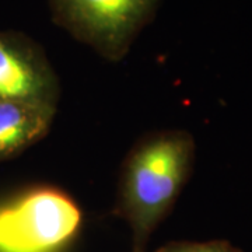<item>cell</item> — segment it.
Listing matches in <instances>:
<instances>
[{
    "label": "cell",
    "instance_id": "2",
    "mask_svg": "<svg viewBox=\"0 0 252 252\" xmlns=\"http://www.w3.org/2000/svg\"><path fill=\"white\" fill-rule=\"evenodd\" d=\"M162 0H46L51 20L108 62H121Z\"/></svg>",
    "mask_w": 252,
    "mask_h": 252
},
{
    "label": "cell",
    "instance_id": "5",
    "mask_svg": "<svg viewBox=\"0 0 252 252\" xmlns=\"http://www.w3.org/2000/svg\"><path fill=\"white\" fill-rule=\"evenodd\" d=\"M58 108L17 99H0V162L7 161L42 140Z\"/></svg>",
    "mask_w": 252,
    "mask_h": 252
},
{
    "label": "cell",
    "instance_id": "1",
    "mask_svg": "<svg viewBox=\"0 0 252 252\" xmlns=\"http://www.w3.org/2000/svg\"><path fill=\"white\" fill-rule=\"evenodd\" d=\"M195 139L184 129L140 137L126 154L114 213L132 231V252H146L156 228L168 216L195 164Z\"/></svg>",
    "mask_w": 252,
    "mask_h": 252
},
{
    "label": "cell",
    "instance_id": "6",
    "mask_svg": "<svg viewBox=\"0 0 252 252\" xmlns=\"http://www.w3.org/2000/svg\"><path fill=\"white\" fill-rule=\"evenodd\" d=\"M156 252H243L240 248L224 240H213L206 243L195 241H171L164 244Z\"/></svg>",
    "mask_w": 252,
    "mask_h": 252
},
{
    "label": "cell",
    "instance_id": "3",
    "mask_svg": "<svg viewBox=\"0 0 252 252\" xmlns=\"http://www.w3.org/2000/svg\"><path fill=\"white\" fill-rule=\"evenodd\" d=\"M81 219L67 193L31 189L0 206V252H58L77 234Z\"/></svg>",
    "mask_w": 252,
    "mask_h": 252
},
{
    "label": "cell",
    "instance_id": "4",
    "mask_svg": "<svg viewBox=\"0 0 252 252\" xmlns=\"http://www.w3.org/2000/svg\"><path fill=\"white\" fill-rule=\"evenodd\" d=\"M61 81L44 46L24 32L0 31V99L58 108Z\"/></svg>",
    "mask_w": 252,
    "mask_h": 252
}]
</instances>
